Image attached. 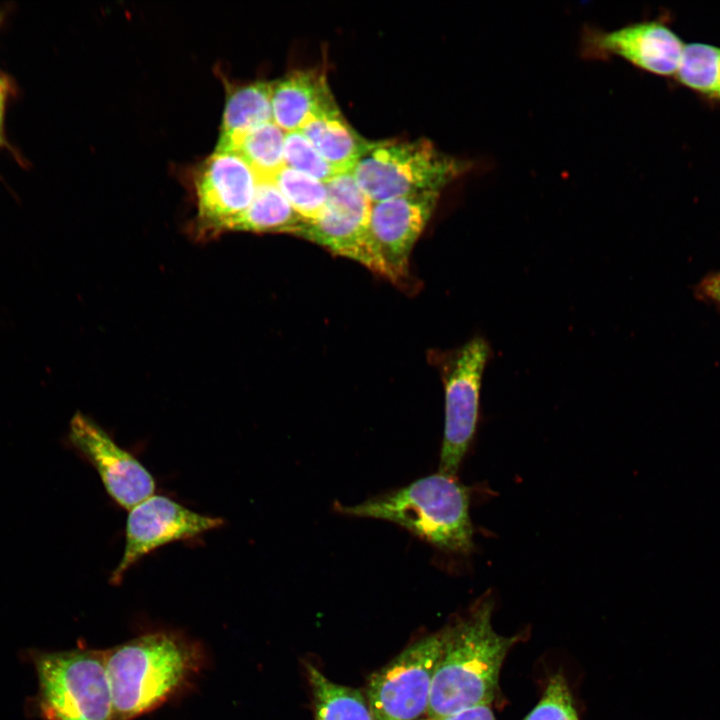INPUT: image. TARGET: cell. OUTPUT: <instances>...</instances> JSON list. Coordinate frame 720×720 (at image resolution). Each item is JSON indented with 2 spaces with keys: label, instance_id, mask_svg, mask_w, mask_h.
Returning <instances> with one entry per match:
<instances>
[{
  "label": "cell",
  "instance_id": "1",
  "mask_svg": "<svg viewBox=\"0 0 720 720\" xmlns=\"http://www.w3.org/2000/svg\"><path fill=\"white\" fill-rule=\"evenodd\" d=\"M492 612V599H480L442 629L428 718L442 720L494 700L502 663L517 637L498 634L492 626Z\"/></svg>",
  "mask_w": 720,
  "mask_h": 720
},
{
  "label": "cell",
  "instance_id": "2",
  "mask_svg": "<svg viewBox=\"0 0 720 720\" xmlns=\"http://www.w3.org/2000/svg\"><path fill=\"white\" fill-rule=\"evenodd\" d=\"M204 664L202 648L172 632L139 636L106 649L114 720H132L186 688Z\"/></svg>",
  "mask_w": 720,
  "mask_h": 720
},
{
  "label": "cell",
  "instance_id": "3",
  "mask_svg": "<svg viewBox=\"0 0 720 720\" xmlns=\"http://www.w3.org/2000/svg\"><path fill=\"white\" fill-rule=\"evenodd\" d=\"M469 508V488L439 471L355 505L334 504L338 513L392 522L440 551L457 555H468L474 547Z\"/></svg>",
  "mask_w": 720,
  "mask_h": 720
},
{
  "label": "cell",
  "instance_id": "4",
  "mask_svg": "<svg viewBox=\"0 0 720 720\" xmlns=\"http://www.w3.org/2000/svg\"><path fill=\"white\" fill-rule=\"evenodd\" d=\"M38 692L32 710L43 720H114L106 650L77 647L31 651Z\"/></svg>",
  "mask_w": 720,
  "mask_h": 720
},
{
  "label": "cell",
  "instance_id": "5",
  "mask_svg": "<svg viewBox=\"0 0 720 720\" xmlns=\"http://www.w3.org/2000/svg\"><path fill=\"white\" fill-rule=\"evenodd\" d=\"M466 162L439 151L430 141H368L352 170L372 203L440 191L467 170Z\"/></svg>",
  "mask_w": 720,
  "mask_h": 720
},
{
  "label": "cell",
  "instance_id": "6",
  "mask_svg": "<svg viewBox=\"0 0 720 720\" xmlns=\"http://www.w3.org/2000/svg\"><path fill=\"white\" fill-rule=\"evenodd\" d=\"M493 356L481 336L439 356L444 387V432L439 472L456 476L476 433L485 368Z\"/></svg>",
  "mask_w": 720,
  "mask_h": 720
},
{
  "label": "cell",
  "instance_id": "7",
  "mask_svg": "<svg viewBox=\"0 0 720 720\" xmlns=\"http://www.w3.org/2000/svg\"><path fill=\"white\" fill-rule=\"evenodd\" d=\"M325 184L327 202L323 212L315 221L306 222L298 236L388 278L371 233V200L351 172L338 173Z\"/></svg>",
  "mask_w": 720,
  "mask_h": 720
},
{
  "label": "cell",
  "instance_id": "8",
  "mask_svg": "<svg viewBox=\"0 0 720 720\" xmlns=\"http://www.w3.org/2000/svg\"><path fill=\"white\" fill-rule=\"evenodd\" d=\"M442 644V630L425 636L369 677L367 701L375 720H419L427 714Z\"/></svg>",
  "mask_w": 720,
  "mask_h": 720
},
{
  "label": "cell",
  "instance_id": "9",
  "mask_svg": "<svg viewBox=\"0 0 720 720\" xmlns=\"http://www.w3.org/2000/svg\"><path fill=\"white\" fill-rule=\"evenodd\" d=\"M223 524L221 518L199 514L162 495H151L129 510L123 555L111 581L119 583L134 564L152 551L194 539Z\"/></svg>",
  "mask_w": 720,
  "mask_h": 720
},
{
  "label": "cell",
  "instance_id": "10",
  "mask_svg": "<svg viewBox=\"0 0 720 720\" xmlns=\"http://www.w3.org/2000/svg\"><path fill=\"white\" fill-rule=\"evenodd\" d=\"M259 178L235 152L215 151L195 177L197 225L208 236L229 232L253 201Z\"/></svg>",
  "mask_w": 720,
  "mask_h": 720
},
{
  "label": "cell",
  "instance_id": "11",
  "mask_svg": "<svg viewBox=\"0 0 720 720\" xmlns=\"http://www.w3.org/2000/svg\"><path fill=\"white\" fill-rule=\"evenodd\" d=\"M69 441L97 471L108 495L130 510L155 491V480L145 466L120 447L87 416L72 418Z\"/></svg>",
  "mask_w": 720,
  "mask_h": 720
},
{
  "label": "cell",
  "instance_id": "12",
  "mask_svg": "<svg viewBox=\"0 0 720 720\" xmlns=\"http://www.w3.org/2000/svg\"><path fill=\"white\" fill-rule=\"evenodd\" d=\"M439 197L440 191H426L372 203L371 233L392 281L407 276L410 253Z\"/></svg>",
  "mask_w": 720,
  "mask_h": 720
},
{
  "label": "cell",
  "instance_id": "13",
  "mask_svg": "<svg viewBox=\"0 0 720 720\" xmlns=\"http://www.w3.org/2000/svg\"><path fill=\"white\" fill-rule=\"evenodd\" d=\"M585 53L615 55L635 67L662 77L675 76L685 44L665 23H633L612 31H591L585 36Z\"/></svg>",
  "mask_w": 720,
  "mask_h": 720
},
{
  "label": "cell",
  "instance_id": "14",
  "mask_svg": "<svg viewBox=\"0 0 720 720\" xmlns=\"http://www.w3.org/2000/svg\"><path fill=\"white\" fill-rule=\"evenodd\" d=\"M335 99L319 70H296L273 82V122L285 133L299 131L308 115Z\"/></svg>",
  "mask_w": 720,
  "mask_h": 720
},
{
  "label": "cell",
  "instance_id": "15",
  "mask_svg": "<svg viewBox=\"0 0 720 720\" xmlns=\"http://www.w3.org/2000/svg\"><path fill=\"white\" fill-rule=\"evenodd\" d=\"M299 131L337 173L352 172L368 142L349 125L336 101L308 115Z\"/></svg>",
  "mask_w": 720,
  "mask_h": 720
},
{
  "label": "cell",
  "instance_id": "16",
  "mask_svg": "<svg viewBox=\"0 0 720 720\" xmlns=\"http://www.w3.org/2000/svg\"><path fill=\"white\" fill-rule=\"evenodd\" d=\"M273 82L256 81L230 89L215 151L234 152L249 131L273 121Z\"/></svg>",
  "mask_w": 720,
  "mask_h": 720
},
{
  "label": "cell",
  "instance_id": "17",
  "mask_svg": "<svg viewBox=\"0 0 720 720\" xmlns=\"http://www.w3.org/2000/svg\"><path fill=\"white\" fill-rule=\"evenodd\" d=\"M305 223L273 180L259 179L252 203L232 223L229 232H277L299 235Z\"/></svg>",
  "mask_w": 720,
  "mask_h": 720
},
{
  "label": "cell",
  "instance_id": "18",
  "mask_svg": "<svg viewBox=\"0 0 720 720\" xmlns=\"http://www.w3.org/2000/svg\"><path fill=\"white\" fill-rule=\"evenodd\" d=\"M305 667L315 720H375L367 699L358 689L331 681L310 663Z\"/></svg>",
  "mask_w": 720,
  "mask_h": 720
},
{
  "label": "cell",
  "instance_id": "19",
  "mask_svg": "<svg viewBox=\"0 0 720 720\" xmlns=\"http://www.w3.org/2000/svg\"><path fill=\"white\" fill-rule=\"evenodd\" d=\"M674 77L697 95L720 103V47L700 42L685 44Z\"/></svg>",
  "mask_w": 720,
  "mask_h": 720
},
{
  "label": "cell",
  "instance_id": "20",
  "mask_svg": "<svg viewBox=\"0 0 720 720\" xmlns=\"http://www.w3.org/2000/svg\"><path fill=\"white\" fill-rule=\"evenodd\" d=\"M284 138L285 132L271 121L245 134L234 152L251 166L260 180H272L285 166Z\"/></svg>",
  "mask_w": 720,
  "mask_h": 720
},
{
  "label": "cell",
  "instance_id": "21",
  "mask_svg": "<svg viewBox=\"0 0 720 720\" xmlns=\"http://www.w3.org/2000/svg\"><path fill=\"white\" fill-rule=\"evenodd\" d=\"M272 180L305 222L318 219L327 202L324 182L287 166L279 170Z\"/></svg>",
  "mask_w": 720,
  "mask_h": 720
},
{
  "label": "cell",
  "instance_id": "22",
  "mask_svg": "<svg viewBox=\"0 0 720 720\" xmlns=\"http://www.w3.org/2000/svg\"><path fill=\"white\" fill-rule=\"evenodd\" d=\"M284 161L285 166L324 183L338 174L300 131L285 133Z\"/></svg>",
  "mask_w": 720,
  "mask_h": 720
},
{
  "label": "cell",
  "instance_id": "23",
  "mask_svg": "<svg viewBox=\"0 0 720 720\" xmlns=\"http://www.w3.org/2000/svg\"><path fill=\"white\" fill-rule=\"evenodd\" d=\"M522 720H578L565 677L553 675L535 707Z\"/></svg>",
  "mask_w": 720,
  "mask_h": 720
},
{
  "label": "cell",
  "instance_id": "24",
  "mask_svg": "<svg viewBox=\"0 0 720 720\" xmlns=\"http://www.w3.org/2000/svg\"><path fill=\"white\" fill-rule=\"evenodd\" d=\"M442 720H496L488 704L473 706L461 710Z\"/></svg>",
  "mask_w": 720,
  "mask_h": 720
},
{
  "label": "cell",
  "instance_id": "25",
  "mask_svg": "<svg viewBox=\"0 0 720 720\" xmlns=\"http://www.w3.org/2000/svg\"><path fill=\"white\" fill-rule=\"evenodd\" d=\"M698 293L720 304V272L708 275L698 286Z\"/></svg>",
  "mask_w": 720,
  "mask_h": 720
},
{
  "label": "cell",
  "instance_id": "26",
  "mask_svg": "<svg viewBox=\"0 0 720 720\" xmlns=\"http://www.w3.org/2000/svg\"><path fill=\"white\" fill-rule=\"evenodd\" d=\"M10 84L5 74L0 71V129H3L6 105L9 98Z\"/></svg>",
  "mask_w": 720,
  "mask_h": 720
},
{
  "label": "cell",
  "instance_id": "27",
  "mask_svg": "<svg viewBox=\"0 0 720 720\" xmlns=\"http://www.w3.org/2000/svg\"><path fill=\"white\" fill-rule=\"evenodd\" d=\"M3 141H4L3 129H0V148L2 147Z\"/></svg>",
  "mask_w": 720,
  "mask_h": 720
},
{
  "label": "cell",
  "instance_id": "28",
  "mask_svg": "<svg viewBox=\"0 0 720 720\" xmlns=\"http://www.w3.org/2000/svg\"><path fill=\"white\" fill-rule=\"evenodd\" d=\"M4 16H5L4 12H3V11H0V27H1L2 23H3Z\"/></svg>",
  "mask_w": 720,
  "mask_h": 720
},
{
  "label": "cell",
  "instance_id": "29",
  "mask_svg": "<svg viewBox=\"0 0 720 720\" xmlns=\"http://www.w3.org/2000/svg\"><path fill=\"white\" fill-rule=\"evenodd\" d=\"M419 720H433V719H431V718H427V719H419Z\"/></svg>",
  "mask_w": 720,
  "mask_h": 720
}]
</instances>
